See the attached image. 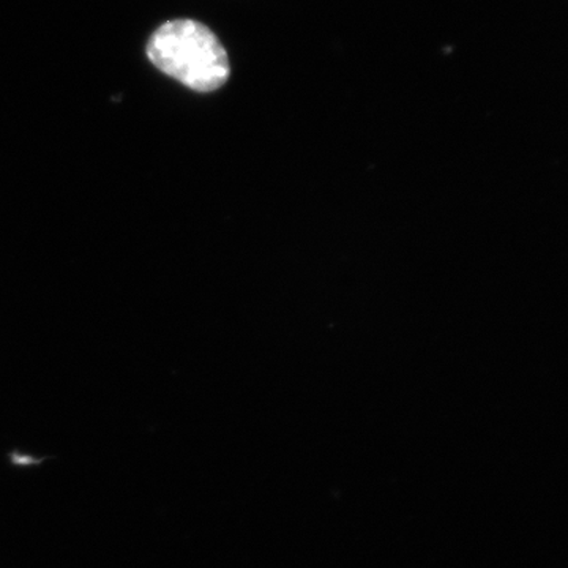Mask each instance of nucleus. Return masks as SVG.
Listing matches in <instances>:
<instances>
[{"label":"nucleus","mask_w":568,"mask_h":568,"mask_svg":"<svg viewBox=\"0 0 568 568\" xmlns=\"http://www.w3.org/2000/svg\"><path fill=\"white\" fill-rule=\"evenodd\" d=\"M145 54L155 69L194 92L219 91L230 80L227 51L200 21L164 22L149 39Z\"/></svg>","instance_id":"f257e3e1"}]
</instances>
